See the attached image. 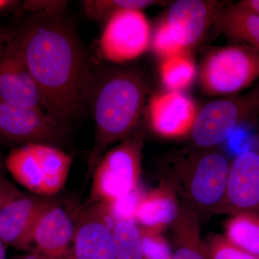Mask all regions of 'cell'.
Instances as JSON below:
<instances>
[{
  "mask_svg": "<svg viewBox=\"0 0 259 259\" xmlns=\"http://www.w3.org/2000/svg\"><path fill=\"white\" fill-rule=\"evenodd\" d=\"M12 40L35 80L46 112L65 126L88 107L94 73L86 51L61 14H34Z\"/></svg>",
  "mask_w": 259,
  "mask_h": 259,
  "instance_id": "1",
  "label": "cell"
},
{
  "mask_svg": "<svg viewBox=\"0 0 259 259\" xmlns=\"http://www.w3.org/2000/svg\"><path fill=\"white\" fill-rule=\"evenodd\" d=\"M3 169V161H2L1 158H0V171Z\"/></svg>",
  "mask_w": 259,
  "mask_h": 259,
  "instance_id": "35",
  "label": "cell"
},
{
  "mask_svg": "<svg viewBox=\"0 0 259 259\" xmlns=\"http://www.w3.org/2000/svg\"><path fill=\"white\" fill-rule=\"evenodd\" d=\"M144 259H173V252L163 232L140 226Z\"/></svg>",
  "mask_w": 259,
  "mask_h": 259,
  "instance_id": "26",
  "label": "cell"
},
{
  "mask_svg": "<svg viewBox=\"0 0 259 259\" xmlns=\"http://www.w3.org/2000/svg\"><path fill=\"white\" fill-rule=\"evenodd\" d=\"M213 24L218 31L259 51V15L239 3L223 7Z\"/></svg>",
  "mask_w": 259,
  "mask_h": 259,
  "instance_id": "18",
  "label": "cell"
},
{
  "mask_svg": "<svg viewBox=\"0 0 259 259\" xmlns=\"http://www.w3.org/2000/svg\"><path fill=\"white\" fill-rule=\"evenodd\" d=\"M158 3L160 2L154 0H86L82 2V7L84 14L89 18L107 21L120 10H142Z\"/></svg>",
  "mask_w": 259,
  "mask_h": 259,
  "instance_id": "23",
  "label": "cell"
},
{
  "mask_svg": "<svg viewBox=\"0 0 259 259\" xmlns=\"http://www.w3.org/2000/svg\"><path fill=\"white\" fill-rule=\"evenodd\" d=\"M115 226L104 204H91L78 218L67 259H115Z\"/></svg>",
  "mask_w": 259,
  "mask_h": 259,
  "instance_id": "10",
  "label": "cell"
},
{
  "mask_svg": "<svg viewBox=\"0 0 259 259\" xmlns=\"http://www.w3.org/2000/svg\"><path fill=\"white\" fill-rule=\"evenodd\" d=\"M16 3L15 1H10V0H0V11L10 8L11 5Z\"/></svg>",
  "mask_w": 259,
  "mask_h": 259,
  "instance_id": "32",
  "label": "cell"
},
{
  "mask_svg": "<svg viewBox=\"0 0 259 259\" xmlns=\"http://www.w3.org/2000/svg\"><path fill=\"white\" fill-rule=\"evenodd\" d=\"M159 72L162 83L170 92L181 93L193 82L197 68L193 60L185 54L164 59Z\"/></svg>",
  "mask_w": 259,
  "mask_h": 259,
  "instance_id": "21",
  "label": "cell"
},
{
  "mask_svg": "<svg viewBox=\"0 0 259 259\" xmlns=\"http://www.w3.org/2000/svg\"><path fill=\"white\" fill-rule=\"evenodd\" d=\"M148 93L147 81L136 70L117 67L94 73L88 106L95 121V139L88 178L112 145L137 131Z\"/></svg>",
  "mask_w": 259,
  "mask_h": 259,
  "instance_id": "2",
  "label": "cell"
},
{
  "mask_svg": "<svg viewBox=\"0 0 259 259\" xmlns=\"http://www.w3.org/2000/svg\"><path fill=\"white\" fill-rule=\"evenodd\" d=\"M12 259H51L47 255L42 254L38 250L35 249L29 253H23V254L15 255Z\"/></svg>",
  "mask_w": 259,
  "mask_h": 259,
  "instance_id": "30",
  "label": "cell"
},
{
  "mask_svg": "<svg viewBox=\"0 0 259 259\" xmlns=\"http://www.w3.org/2000/svg\"><path fill=\"white\" fill-rule=\"evenodd\" d=\"M231 162L218 148H185L161 163V178L198 217L222 214Z\"/></svg>",
  "mask_w": 259,
  "mask_h": 259,
  "instance_id": "3",
  "label": "cell"
},
{
  "mask_svg": "<svg viewBox=\"0 0 259 259\" xmlns=\"http://www.w3.org/2000/svg\"><path fill=\"white\" fill-rule=\"evenodd\" d=\"M69 2L62 0H28L23 3V9L34 14H61Z\"/></svg>",
  "mask_w": 259,
  "mask_h": 259,
  "instance_id": "28",
  "label": "cell"
},
{
  "mask_svg": "<svg viewBox=\"0 0 259 259\" xmlns=\"http://www.w3.org/2000/svg\"><path fill=\"white\" fill-rule=\"evenodd\" d=\"M143 194L140 188L110 201L102 202L109 218L115 225L120 221H134L136 222L138 205Z\"/></svg>",
  "mask_w": 259,
  "mask_h": 259,
  "instance_id": "24",
  "label": "cell"
},
{
  "mask_svg": "<svg viewBox=\"0 0 259 259\" xmlns=\"http://www.w3.org/2000/svg\"><path fill=\"white\" fill-rule=\"evenodd\" d=\"M223 3L206 0H179L170 6L165 21L175 39L186 50L198 44Z\"/></svg>",
  "mask_w": 259,
  "mask_h": 259,
  "instance_id": "15",
  "label": "cell"
},
{
  "mask_svg": "<svg viewBox=\"0 0 259 259\" xmlns=\"http://www.w3.org/2000/svg\"><path fill=\"white\" fill-rule=\"evenodd\" d=\"M227 239L236 246L259 258V213L231 214L225 223Z\"/></svg>",
  "mask_w": 259,
  "mask_h": 259,
  "instance_id": "20",
  "label": "cell"
},
{
  "mask_svg": "<svg viewBox=\"0 0 259 259\" xmlns=\"http://www.w3.org/2000/svg\"><path fill=\"white\" fill-rule=\"evenodd\" d=\"M199 76L209 95L239 93L259 77V51L245 44L214 49L204 57Z\"/></svg>",
  "mask_w": 259,
  "mask_h": 259,
  "instance_id": "6",
  "label": "cell"
},
{
  "mask_svg": "<svg viewBox=\"0 0 259 259\" xmlns=\"http://www.w3.org/2000/svg\"><path fill=\"white\" fill-rule=\"evenodd\" d=\"M54 203L51 199L25 194L0 209V241L20 250H28L39 218Z\"/></svg>",
  "mask_w": 259,
  "mask_h": 259,
  "instance_id": "13",
  "label": "cell"
},
{
  "mask_svg": "<svg viewBox=\"0 0 259 259\" xmlns=\"http://www.w3.org/2000/svg\"><path fill=\"white\" fill-rule=\"evenodd\" d=\"M0 259H6V245L0 241Z\"/></svg>",
  "mask_w": 259,
  "mask_h": 259,
  "instance_id": "33",
  "label": "cell"
},
{
  "mask_svg": "<svg viewBox=\"0 0 259 259\" xmlns=\"http://www.w3.org/2000/svg\"><path fill=\"white\" fill-rule=\"evenodd\" d=\"M24 194L0 171V209Z\"/></svg>",
  "mask_w": 259,
  "mask_h": 259,
  "instance_id": "29",
  "label": "cell"
},
{
  "mask_svg": "<svg viewBox=\"0 0 259 259\" xmlns=\"http://www.w3.org/2000/svg\"><path fill=\"white\" fill-rule=\"evenodd\" d=\"M199 223L198 215L182 203L180 214L171 226L175 242L173 259H209Z\"/></svg>",
  "mask_w": 259,
  "mask_h": 259,
  "instance_id": "19",
  "label": "cell"
},
{
  "mask_svg": "<svg viewBox=\"0 0 259 259\" xmlns=\"http://www.w3.org/2000/svg\"><path fill=\"white\" fill-rule=\"evenodd\" d=\"M190 97L178 92L154 95L148 106L149 125L155 134L166 139L190 136L198 114Z\"/></svg>",
  "mask_w": 259,
  "mask_h": 259,
  "instance_id": "12",
  "label": "cell"
},
{
  "mask_svg": "<svg viewBox=\"0 0 259 259\" xmlns=\"http://www.w3.org/2000/svg\"><path fill=\"white\" fill-rule=\"evenodd\" d=\"M151 30L141 10L117 12L106 21L100 39V50L105 60L122 64L144 54L151 42Z\"/></svg>",
  "mask_w": 259,
  "mask_h": 259,
  "instance_id": "8",
  "label": "cell"
},
{
  "mask_svg": "<svg viewBox=\"0 0 259 259\" xmlns=\"http://www.w3.org/2000/svg\"><path fill=\"white\" fill-rule=\"evenodd\" d=\"M204 242L209 259H259L232 243L223 235H209Z\"/></svg>",
  "mask_w": 259,
  "mask_h": 259,
  "instance_id": "25",
  "label": "cell"
},
{
  "mask_svg": "<svg viewBox=\"0 0 259 259\" xmlns=\"http://www.w3.org/2000/svg\"><path fill=\"white\" fill-rule=\"evenodd\" d=\"M151 44L156 54L163 59L187 54V50L175 39L165 20L155 30Z\"/></svg>",
  "mask_w": 259,
  "mask_h": 259,
  "instance_id": "27",
  "label": "cell"
},
{
  "mask_svg": "<svg viewBox=\"0 0 259 259\" xmlns=\"http://www.w3.org/2000/svg\"><path fill=\"white\" fill-rule=\"evenodd\" d=\"M259 113V87L243 96L214 100L198 111L190 136L193 147L217 148L240 125Z\"/></svg>",
  "mask_w": 259,
  "mask_h": 259,
  "instance_id": "7",
  "label": "cell"
},
{
  "mask_svg": "<svg viewBox=\"0 0 259 259\" xmlns=\"http://www.w3.org/2000/svg\"><path fill=\"white\" fill-rule=\"evenodd\" d=\"M144 144L137 130L104 154L93 173L89 203L110 202L139 188Z\"/></svg>",
  "mask_w": 259,
  "mask_h": 259,
  "instance_id": "4",
  "label": "cell"
},
{
  "mask_svg": "<svg viewBox=\"0 0 259 259\" xmlns=\"http://www.w3.org/2000/svg\"><path fill=\"white\" fill-rule=\"evenodd\" d=\"M181 206L175 190L161 181L156 188L143 194L138 205L136 222L143 228L163 232L176 221Z\"/></svg>",
  "mask_w": 259,
  "mask_h": 259,
  "instance_id": "17",
  "label": "cell"
},
{
  "mask_svg": "<svg viewBox=\"0 0 259 259\" xmlns=\"http://www.w3.org/2000/svg\"><path fill=\"white\" fill-rule=\"evenodd\" d=\"M72 157L52 145L31 144L15 148L5 166L20 185L39 195L60 192L67 181Z\"/></svg>",
  "mask_w": 259,
  "mask_h": 259,
  "instance_id": "5",
  "label": "cell"
},
{
  "mask_svg": "<svg viewBox=\"0 0 259 259\" xmlns=\"http://www.w3.org/2000/svg\"><path fill=\"white\" fill-rule=\"evenodd\" d=\"M74 233L69 214L53 203L41 214L34 230L35 249L51 259H67Z\"/></svg>",
  "mask_w": 259,
  "mask_h": 259,
  "instance_id": "16",
  "label": "cell"
},
{
  "mask_svg": "<svg viewBox=\"0 0 259 259\" xmlns=\"http://www.w3.org/2000/svg\"><path fill=\"white\" fill-rule=\"evenodd\" d=\"M0 100L15 106L45 111L36 82L12 39L5 46L0 57Z\"/></svg>",
  "mask_w": 259,
  "mask_h": 259,
  "instance_id": "11",
  "label": "cell"
},
{
  "mask_svg": "<svg viewBox=\"0 0 259 259\" xmlns=\"http://www.w3.org/2000/svg\"><path fill=\"white\" fill-rule=\"evenodd\" d=\"M240 4L259 15V0H243Z\"/></svg>",
  "mask_w": 259,
  "mask_h": 259,
  "instance_id": "31",
  "label": "cell"
},
{
  "mask_svg": "<svg viewBox=\"0 0 259 259\" xmlns=\"http://www.w3.org/2000/svg\"><path fill=\"white\" fill-rule=\"evenodd\" d=\"M4 42L5 35L4 34H3V32L2 31L1 28H0V57H1L3 49H4Z\"/></svg>",
  "mask_w": 259,
  "mask_h": 259,
  "instance_id": "34",
  "label": "cell"
},
{
  "mask_svg": "<svg viewBox=\"0 0 259 259\" xmlns=\"http://www.w3.org/2000/svg\"><path fill=\"white\" fill-rule=\"evenodd\" d=\"M115 259H144L142 238L134 221H120L112 229Z\"/></svg>",
  "mask_w": 259,
  "mask_h": 259,
  "instance_id": "22",
  "label": "cell"
},
{
  "mask_svg": "<svg viewBox=\"0 0 259 259\" xmlns=\"http://www.w3.org/2000/svg\"><path fill=\"white\" fill-rule=\"evenodd\" d=\"M64 126L39 109L15 106L0 100V140L18 144L54 145L62 141Z\"/></svg>",
  "mask_w": 259,
  "mask_h": 259,
  "instance_id": "9",
  "label": "cell"
},
{
  "mask_svg": "<svg viewBox=\"0 0 259 259\" xmlns=\"http://www.w3.org/2000/svg\"><path fill=\"white\" fill-rule=\"evenodd\" d=\"M259 213V150H249L231 162L223 213Z\"/></svg>",
  "mask_w": 259,
  "mask_h": 259,
  "instance_id": "14",
  "label": "cell"
}]
</instances>
